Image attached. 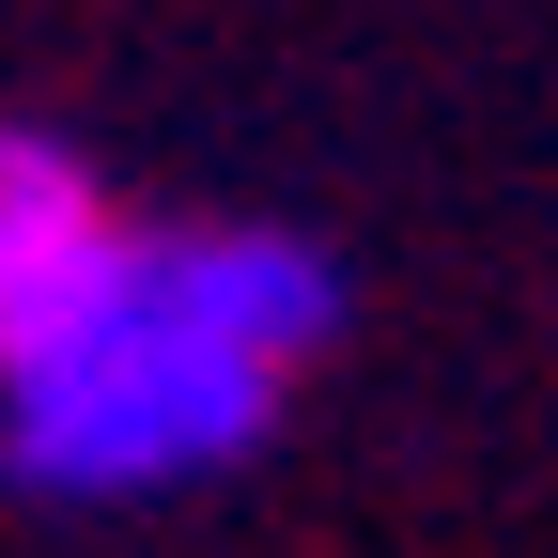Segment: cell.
Wrapping results in <instances>:
<instances>
[{
	"mask_svg": "<svg viewBox=\"0 0 558 558\" xmlns=\"http://www.w3.org/2000/svg\"><path fill=\"white\" fill-rule=\"evenodd\" d=\"M124 233H140V218L109 202V171L78 156V140L0 109V373L47 357V341L94 311V279L124 264Z\"/></svg>",
	"mask_w": 558,
	"mask_h": 558,
	"instance_id": "2",
	"label": "cell"
},
{
	"mask_svg": "<svg viewBox=\"0 0 558 558\" xmlns=\"http://www.w3.org/2000/svg\"><path fill=\"white\" fill-rule=\"evenodd\" d=\"M341 311L357 295L295 218H140L94 311L0 373V465L78 512L186 497L295 418Z\"/></svg>",
	"mask_w": 558,
	"mask_h": 558,
	"instance_id": "1",
	"label": "cell"
}]
</instances>
